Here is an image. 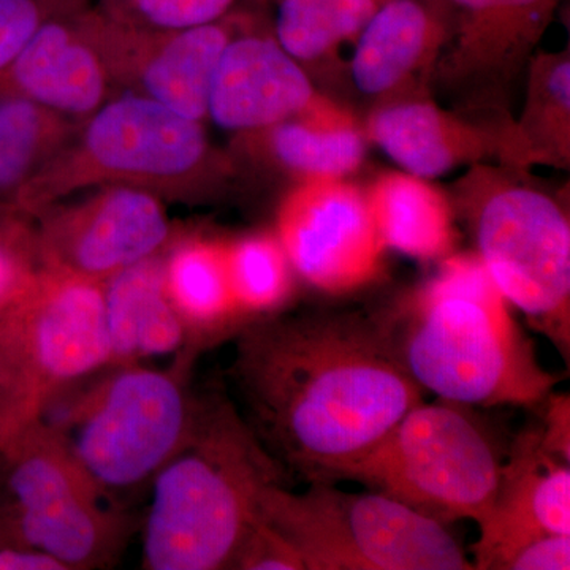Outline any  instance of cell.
I'll use <instances>...</instances> for the list:
<instances>
[{
    "label": "cell",
    "instance_id": "obj_1",
    "mask_svg": "<svg viewBox=\"0 0 570 570\" xmlns=\"http://www.w3.org/2000/svg\"><path fill=\"white\" fill-rule=\"evenodd\" d=\"M234 340L236 407L266 452L307 482L365 455L423 401L379 313L287 309Z\"/></svg>",
    "mask_w": 570,
    "mask_h": 570
},
{
    "label": "cell",
    "instance_id": "obj_2",
    "mask_svg": "<svg viewBox=\"0 0 570 570\" xmlns=\"http://www.w3.org/2000/svg\"><path fill=\"white\" fill-rule=\"evenodd\" d=\"M377 313L407 373L441 400L535 407L560 382L475 253L442 258L436 275Z\"/></svg>",
    "mask_w": 570,
    "mask_h": 570
},
{
    "label": "cell",
    "instance_id": "obj_3",
    "mask_svg": "<svg viewBox=\"0 0 570 570\" xmlns=\"http://www.w3.org/2000/svg\"><path fill=\"white\" fill-rule=\"evenodd\" d=\"M284 478L235 401L217 389L200 392L189 436L148 489L142 568L232 569L261 517L262 493Z\"/></svg>",
    "mask_w": 570,
    "mask_h": 570
},
{
    "label": "cell",
    "instance_id": "obj_4",
    "mask_svg": "<svg viewBox=\"0 0 570 570\" xmlns=\"http://www.w3.org/2000/svg\"><path fill=\"white\" fill-rule=\"evenodd\" d=\"M190 351L168 367L112 365L52 397L41 420L112 501L148 490L157 472L189 436L200 392Z\"/></svg>",
    "mask_w": 570,
    "mask_h": 570
},
{
    "label": "cell",
    "instance_id": "obj_5",
    "mask_svg": "<svg viewBox=\"0 0 570 570\" xmlns=\"http://www.w3.org/2000/svg\"><path fill=\"white\" fill-rule=\"evenodd\" d=\"M216 164L204 124L140 94L116 92L78 124L14 209L32 219L62 198L107 184L186 200L205 193Z\"/></svg>",
    "mask_w": 570,
    "mask_h": 570
},
{
    "label": "cell",
    "instance_id": "obj_6",
    "mask_svg": "<svg viewBox=\"0 0 570 570\" xmlns=\"http://www.w3.org/2000/svg\"><path fill=\"white\" fill-rule=\"evenodd\" d=\"M504 456L472 406L422 401L365 455L321 480L360 483L445 527L479 524L493 505Z\"/></svg>",
    "mask_w": 570,
    "mask_h": 570
},
{
    "label": "cell",
    "instance_id": "obj_7",
    "mask_svg": "<svg viewBox=\"0 0 570 570\" xmlns=\"http://www.w3.org/2000/svg\"><path fill=\"white\" fill-rule=\"evenodd\" d=\"M261 519L298 551L306 570H472L445 524L376 491L351 493L311 480L266 487Z\"/></svg>",
    "mask_w": 570,
    "mask_h": 570
},
{
    "label": "cell",
    "instance_id": "obj_8",
    "mask_svg": "<svg viewBox=\"0 0 570 570\" xmlns=\"http://www.w3.org/2000/svg\"><path fill=\"white\" fill-rule=\"evenodd\" d=\"M0 521L11 543L45 551L67 570L108 568L134 528L41 419L0 448Z\"/></svg>",
    "mask_w": 570,
    "mask_h": 570
},
{
    "label": "cell",
    "instance_id": "obj_9",
    "mask_svg": "<svg viewBox=\"0 0 570 570\" xmlns=\"http://www.w3.org/2000/svg\"><path fill=\"white\" fill-rule=\"evenodd\" d=\"M468 216L475 254L498 291L569 360L568 214L538 189L502 184L471 202Z\"/></svg>",
    "mask_w": 570,
    "mask_h": 570
},
{
    "label": "cell",
    "instance_id": "obj_10",
    "mask_svg": "<svg viewBox=\"0 0 570 570\" xmlns=\"http://www.w3.org/2000/svg\"><path fill=\"white\" fill-rule=\"evenodd\" d=\"M0 351L24 389L36 419L52 397L110 366L102 283L41 266L0 324Z\"/></svg>",
    "mask_w": 570,
    "mask_h": 570
},
{
    "label": "cell",
    "instance_id": "obj_11",
    "mask_svg": "<svg viewBox=\"0 0 570 570\" xmlns=\"http://www.w3.org/2000/svg\"><path fill=\"white\" fill-rule=\"evenodd\" d=\"M32 220L41 264L97 283L163 253L175 235L164 198L122 184L70 195Z\"/></svg>",
    "mask_w": 570,
    "mask_h": 570
},
{
    "label": "cell",
    "instance_id": "obj_12",
    "mask_svg": "<svg viewBox=\"0 0 570 570\" xmlns=\"http://www.w3.org/2000/svg\"><path fill=\"white\" fill-rule=\"evenodd\" d=\"M273 232L295 275L325 295L355 294L384 268L387 249L366 190L344 178L296 184L277 208Z\"/></svg>",
    "mask_w": 570,
    "mask_h": 570
},
{
    "label": "cell",
    "instance_id": "obj_13",
    "mask_svg": "<svg viewBox=\"0 0 570 570\" xmlns=\"http://www.w3.org/2000/svg\"><path fill=\"white\" fill-rule=\"evenodd\" d=\"M92 26L118 91L140 94L204 122L214 71L234 36L227 22L174 32L140 31L94 2Z\"/></svg>",
    "mask_w": 570,
    "mask_h": 570
},
{
    "label": "cell",
    "instance_id": "obj_14",
    "mask_svg": "<svg viewBox=\"0 0 570 570\" xmlns=\"http://www.w3.org/2000/svg\"><path fill=\"white\" fill-rule=\"evenodd\" d=\"M479 530L472 547L479 570L501 569L513 551L542 535H570V466L543 448L539 425L513 439Z\"/></svg>",
    "mask_w": 570,
    "mask_h": 570
},
{
    "label": "cell",
    "instance_id": "obj_15",
    "mask_svg": "<svg viewBox=\"0 0 570 570\" xmlns=\"http://www.w3.org/2000/svg\"><path fill=\"white\" fill-rule=\"evenodd\" d=\"M92 3L45 22L0 73L33 102L73 124L118 92L94 32Z\"/></svg>",
    "mask_w": 570,
    "mask_h": 570
},
{
    "label": "cell",
    "instance_id": "obj_16",
    "mask_svg": "<svg viewBox=\"0 0 570 570\" xmlns=\"http://www.w3.org/2000/svg\"><path fill=\"white\" fill-rule=\"evenodd\" d=\"M448 36L442 78L485 88L515 80L561 0H442Z\"/></svg>",
    "mask_w": 570,
    "mask_h": 570
},
{
    "label": "cell",
    "instance_id": "obj_17",
    "mask_svg": "<svg viewBox=\"0 0 570 570\" xmlns=\"http://www.w3.org/2000/svg\"><path fill=\"white\" fill-rule=\"evenodd\" d=\"M316 92L299 62L262 33L230 37L214 71L206 118L236 134H253L292 118Z\"/></svg>",
    "mask_w": 570,
    "mask_h": 570
},
{
    "label": "cell",
    "instance_id": "obj_18",
    "mask_svg": "<svg viewBox=\"0 0 570 570\" xmlns=\"http://www.w3.org/2000/svg\"><path fill=\"white\" fill-rule=\"evenodd\" d=\"M509 127L491 129L411 99L377 108L367 121L366 137L403 171L428 179L493 156L505 160Z\"/></svg>",
    "mask_w": 570,
    "mask_h": 570
},
{
    "label": "cell",
    "instance_id": "obj_19",
    "mask_svg": "<svg viewBox=\"0 0 570 570\" xmlns=\"http://www.w3.org/2000/svg\"><path fill=\"white\" fill-rule=\"evenodd\" d=\"M448 36L442 0H385L365 28L352 58L360 92L387 97L431 69Z\"/></svg>",
    "mask_w": 570,
    "mask_h": 570
},
{
    "label": "cell",
    "instance_id": "obj_20",
    "mask_svg": "<svg viewBox=\"0 0 570 570\" xmlns=\"http://www.w3.org/2000/svg\"><path fill=\"white\" fill-rule=\"evenodd\" d=\"M163 262L165 288L181 318L190 352L200 355L245 328L228 279L225 238L175 234Z\"/></svg>",
    "mask_w": 570,
    "mask_h": 570
},
{
    "label": "cell",
    "instance_id": "obj_21",
    "mask_svg": "<svg viewBox=\"0 0 570 570\" xmlns=\"http://www.w3.org/2000/svg\"><path fill=\"white\" fill-rule=\"evenodd\" d=\"M163 253L102 283L110 366L174 358L189 351L186 330L165 288Z\"/></svg>",
    "mask_w": 570,
    "mask_h": 570
},
{
    "label": "cell",
    "instance_id": "obj_22",
    "mask_svg": "<svg viewBox=\"0 0 570 570\" xmlns=\"http://www.w3.org/2000/svg\"><path fill=\"white\" fill-rule=\"evenodd\" d=\"M243 137L257 141L273 164L298 181L346 178L366 154V135L351 115L318 97L292 118Z\"/></svg>",
    "mask_w": 570,
    "mask_h": 570
},
{
    "label": "cell",
    "instance_id": "obj_23",
    "mask_svg": "<svg viewBox=\"0 0 570 570\" xmlns=\"http://www.w3.org/2000/svg\"><path fill=\"white\" fill-rule=\"evenodd\" d=\"M366 195L385 249L422 262L442 261L453 254L456 230L452 206L425 178L390 171L379 176Z\"/></svg>",
    "mask_w": 570,
    "mask_h": 570
},
{
    "label": "cell",
    "instance_id": "obj_24",
    "mask_svg": "<svg viewBox=\"0 0 570 570\" xmlns=\"http://www.w3.org/2000/svg\"><path fill=\"white\" fill-rule=\"evenodd\" d=\"M77 126L0 77V206L14 209L22 190L61 151Z\"/></svg>",
    "mask_w": 570,
    "mask_h": 570
},
{
    "label": "cell",
    "instance_id": "obj_25",
    "mask_svg": "<svg viewBox=\"0 0 570 570\" xmlns=\"http://www.w3.org/2000/svg\"><path fill=\"white\" fill-rule=\"evenodd\" d=\"M528 102L520 122L510 126L508 163L568 165L570 63L553 55L531 62Z\"/></svg>",
    "mask_w": 570,
    "mask_h": 570
},
{
    "label": "cell",
    "instance_id": "obj_26",
    "mask_svg": "<svg viewBox=\"0 0 570 570\" xmlns=\"http://www.w3.org/2000/svg\"><path fill=\"white\" fill-rule=\"evenodd\" d=\"M225 262L236 305L247 325L288 309L296 275L275 232L225 238Z\"/></svg>",
    "mask_w": 570,
    "mask_h": 570
},
{
    "label": "cell",
    "instance_id": "obj_27",
    "mask_svg": "<svg viewBox=\"0 0 570 570\" xmlns=\"http://www.w3.org/2000/svg\"><path fill=\"white\" fill-rule=\"evenodd\" d=\"M385 0H279L277 43L298 62L317 61L358 37Z\"/></svg>",
    "mask_w": 570,
    "mask_h": 570
},
{
    "label": "cell",
    "instance_id": "obj_28",
    "mask_svg": "<svg viewBox=\"0 0 570 570\" xmlns=\"http://www.w3.org/2000/svg\"><path fill=\"white\" fill-rule=\"evenodd\" d=\"M41 266L31 217L17 209H0V324L28 294Z\"/></svg>",
    "mask_w": 570,
    "mask_h": 570
},
{
    "label": "cell",
    "instance_id": "obj_29",
    "mask_svg": "<svg viewBox=\"0 0 570 570\" xmlns=\"http://www.w3.org/2000/svg\"><path fill=\"white\" fill-rule=\"evenodd\" d=\"M116 21L140 31L174 32L223 20L236 0H94Z\"/></svg>",
    "mask_w": 570,
    "mask_h": 570
},
{
    "label": "cell",
    "instance_id": "obj_30",
    "mask_svg": "<svg viewBox=\"0 0 570 570\" xmlns=\"http://www.w3.org/2000/svg\"><path fill=\"white\" fill-rule=\"evenodd\" d=\"M92 0H0V73L51 18Z\"/></svg>",
    "mask_w": 570,
    "mask_h": 570
},
{
    "label": "cell",
    "instance_id": "obj_31",
    "mask_svg": "<svg viewBox=\"0 0 570 570\" xmlns=\"http://www.w3.org/2000/svg\"><path fill=\"white\" fill-rule=\"evenodd\" d=\"M232 569L306 570L295 547L261 517L239 547Z\"/></svg>",
    "mask_w": 570,
    "mask_h": 570
},
{
    "label": "cell",
    "instance_id": "obj_32",
    "mask_svg": "<svg viewBox=\"0 0 570 570\" xmlns=\"http://www.w3.org/2000/svg\"><path fill=\"white\" fill-rule=\"evenodd\" d=\"M33 420L20 376L0 351V448Z\"/></svg>",
    "mask_w": 570,
    "mask_h": 570
},
{
    "label": "cell",
    "instance_id": "obj_33",
    "mask_svg": "<svg viewBox=\"0 0 570 570\" xmlns=\"http://www.w3.org/2000/svg\"><path fill=\"white\" fill-rule=\"evenodd\" d=\"M570 535H542L524 543L502 562L499 570H569Z\"/></svg>",
    "mask_w": 570,
    "mask_h": 570
},
{
    "label": "cell",
    "instance_id": "obj_34",
    "mask_svg": "<svg viewBox=\"0 0 570 570\" xmlns=\"http://www.w3.org/2000/svg\"><path fill=\"white\" fill-rule=\"evenodd\" d=\"M543 415L539 431L543 448L554 456L570 463V400L569 395L551 392L542 401Z\"/></svg>",
    "mask_w": 570,
    "mask_h": 570
},
{
    "label": "cell",
    "instance_id": "obj_35",
    "mask_svg": "<svg viewBox=\"0 0 570 570\" xmlns=\"http://www.w3.org/2000/svg\"><path fill=\"white\" fill-rule=\"evenodd\" d=\"M0 570H67L61 561L45 551L20 543L0 547Z\"/></svg>",
    "mask_w": 570,
    "mask_h": 570
},
{
    "label": "cell",
    "instance_id": "obj_36",
    "mask_svg": "<svg viewBox=\"0 0 570 570\" xmlns=\"http://www.w3.org/2000/svg\"><path fill=\"white\" fill-rule=\"evenodd\" d=\"M7 543H11L9 535H7L6 528H3L2 521H0V547L7 546Z\"/></svg>",
    "mask_w": 570,
    "mask_h": 570
},
{
    "label": "cell",
    "instance_id": "obj_37",
    "mask_svg": "<svg viewBox=\"0 0 570 570\" xmlns=\"http://www.w3.org/2000/svg\"><path fill=\"white\" fill-rule=\"evenodd\" d=\"M6 208V206H0V209Z\"/></svg>",
    "mask_w": 570,
    "mask_h": 570
}]
</instances>
